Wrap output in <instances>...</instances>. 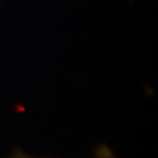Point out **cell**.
<instances>
[{
  "mask_svg": "<svg viewBox=\"0 0 158 158\" xmlns=\"http://www.w3.org/2000/svg\"><path fill=\"white\" fill-rule=\"evenodd\" d=\"M96 158H116L114 152L107 145H100L96 151Z\"/></svg>",
  "mask_w": 158,
  "mask_h": 158,
  "instance_id": "obj_1",
  "label": "cell"
},
{
  "mask_svg": "<svg viewBox=\"0 0 158 158\" xmlns=\"http://www.w3.org/2000/svg\"><path fill=\"white\" fill-rule=\"evenodd\" d=\"M11 158H34V157H29L28 155L21 152V151H15V152L12 155Z\"/></svg>",
  "mask_w": 158,
  "mask_h": 158,
  "instance_id": "obj_2",
  "label": "cell"
}]
</instances>
